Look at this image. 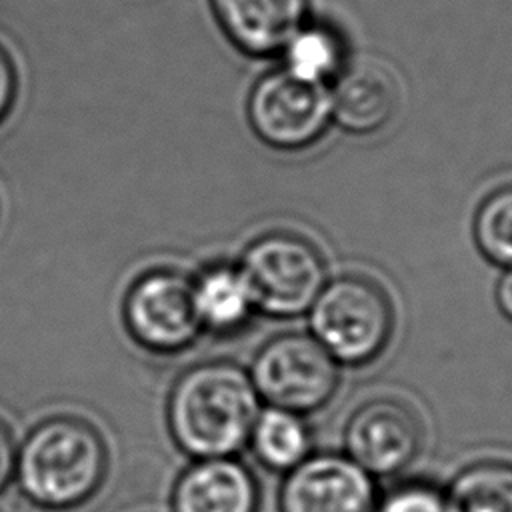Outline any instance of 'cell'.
Here are the masks:
<instances>
[{
  "label": "cell",
  "instance_id": "1",
  "mask_svg": "<svg viewBox=\"0 0 512 512\" xmlns=\"http://www.w3.org/2000/svg\"><path fill=\"white\" fill-rule=\"evenodd\" d=\"M260 412L254 384L240 366L226 360L200 362L174 382L166 420L176 446L196 460L240 452Z\"/></svg>",
  "mask_w": 512,
  "mask_h": 512
},
{
  "label": "cell",
  "instance_id": "2",
  "mask_svg": "<svg viewBox=\"0 0 512 512\" xmlns=\"http://www.w3.org/2000/svg\"><path fill=\"white\" fill-rule=\"evenodd\" d=\"M108 448L94 424L60 414L38 422L18 446L16 476L36 504L52 510L76 508L102 486Z\"/></svg>",
  "mask_w": 512,
  "mask_h": 512
},
{
  "label": "cell",
  "instance_id": "3",
  "mask_svg": "<svg viewBox=\"0 0 512 512\" xmlns=\"http://www.w3.org/2000/svg\"><path fill=\"white\" fill-rule=\"evenodd\" d=\"M310 334L346 366L374 362L390 344L396 310L382 284L364 274L328 280L308 310Z\"/></svg>",
  "mask_w": 512,
  "mask_h": 512
},
{
  "label": "cell",
  "instance_id": "4",
  "mask_svg": "<svg viewBox=\"0 0 512 512\" xmlns=\"http://www.w3.org/2000/svg\"><path fill=\"white\" fill-rule=\"evenodd\" d=\"M238 268L258 312L274 318L306 314L328 282L326 260L308 238L276 230L254 238Z\"/></svg>",
  "mask_w": 512,
  "mask_h": 512
},
{
  "label": "cell",
  "instance_id": "5",
  "mask_svg": "<svg viewBox=\"0 0 512 512\" xmlns=\"http://www.w3.org/2000/svg\"><path fill=\"white\" fill-rule=\"evenodd\" d=\"M248 376L268 406L304 416L334 398L340 364L312 334L284 332L260 346Z\"/></svg>",
  "mask_w": 512,
  "mask_h": 512
},
{
  "label": "cell",
  "instance_id": "6",
  "mask_svg": "<svg viewBox=\"0 0 512 512\" xmlns=\"http://www.w3.org/2000/svg\"><path fill=\"white\" fill-rule=\"evenodd\" d=\"M122 316L134 342L154 354H178L202 334L192 278L172 268L140 274L124 294Z\"/></svg>",
  "mask_w": 512,
  "mask_h": 512
},
{
  "label": "cell",
  "instance_id": "7",
  "mask_svg": "<svg viewBox=\"0 0 512 512\" xmlns=\"http://www.w3.org/2000/svg\"><path fill=\"white\" fill-rule=\"evenodd\" d=\"M254 134L276 150H304L316 144L330 120V92L324 84L304 82L286 70L262 76L248 98Z\"/></svg>",
  "mask_w": 512,
  "mask_h": 512
},
{
  "label": "cell",
  "instance_id": "8",
  "mask_svg": "<svg viewBox=\"0 0 512 512\" xmlns=\"http://www.w3.org/2000/svg\"><path fill=\"white\" fill-rule=\"evenodd\" d=\"M424 444V426L414 408L398 398L360 404L344 426L346 456L370 476H394L408 468Z\"/></svg>",
  "mask_w": 512,
  "mask_h": 512
},
{
  "label": "cell",
  "instance_id": "9",
  "mask_svg": "<svg viewBox=\"0 0 512 512\" xmlns=\"http://www.w3.org/2000/svg\"><path fill=\"white\" fill-rule=\"evenodd\" d=\"M374 476L346 454H310L286 472L278 492L280 512H376Z\"/></svg>",
  "mask_w": 512,
  "mask_h": 512
},
{
  "label": "cell",
  "instance_id": "10",
  "mask_svg": "<svg viewBox=\"0 0 512 512\" xmlns=\"http://www.w3.org/2000/svg\"><path fill=\"white\" fill-rule=\"evenodd\" d=\"M258 504V482L234 456L196 460L172 492L174 512H258Z\"/></svg>",
  "mask_w": 512,
  "mask_h": 512
},
{
  "label": "cell",
  "instance_id": "11",
  "mask_svg": "<svg viewBox=\"0 0 512 512\" xmlns=\"http://www.w3.org/2000/svg\"><path fill=\"white\" fill-rule=\"evenodd\" d=\"M226 36L246 54L270 56L306 24L308 0H210Z\"/></svg>",
  "mask_w": 512,
  "mask_h": 512
},
{
  "label": "cell",
  "instance_id": "12",
  "mask_svg": "<svg viewBox=\"0 0 512 512\" xmlns=\"http://www.w3.org/2000/svg\"><path fill=\"white\" fill-rule=\"evenodd\" d=\"M332 120L346 132L366 136L382 130L398 110V86L376 62L360 60L336 76L330 92Z\"/></svg>",
  "mask_w": 512,
  "mask_h": 512
},
{
  "label": "cell",
  "instance_id": "13",
  "mask_svg": "<svg viewBox=\"0 0 512 512\" xmlns=\"http://www.w3.org/2000/svg\"><path fill=\"white\" fill-rule=\"evenodd\" d=\"M194 306L202 330L232 336L258 312L238 264H210L192 278Z\"/></svg>",
  "mask_w": 512,
  "mask_h": 512
},
{
  "label": "cell",
  "instance_id": "14",
  "mask_svg": "<svg viewBox=\"0 0 512 512\" xmlns=\"http://www.w3.org/2000/svg\"><path fill=\"white\" fill-rule=\"evenodd\" d=\"M248 444L262 466L286 474L310 456L312 436L302 414L268 406L258 412Z\"/></svg>",
  "mask_w": 512,
  "mask_h": 512
},
{
  "label": "cell",
  "instance_id": "15",
  "mask_svg": "<svg viewBox=\"0 0 512 512\" xmlns=\"http://www.w3.org/2000/svg\"><path fill=\"white\" fill-rule=\"evenodd\" d=\"M444 498L448 512H512V462L490 458L464 466Z\"/></svg>",
  "mask_w": 512,
  "mask_h": 512
},
{
  "label": "cell",
  "instance_id": "16",
  "mask_svg": "<svg viewBox=\"0 0 512 512\" xmlns=\"http://www.w3.org/2000/svg\"><path fill=\"white\" fill-rule=\"evenodd\" d=\"M282 50L284 70L304 82L326 84L344 68L342 38L326 24H304Z\"/></svg>",
  "mask_w": 512,
  "mask_h": 512
},
{
  "label": "cell",
  "instance_id": "17",
  "mask_svg": "<svg viewBox=\"0 0 512 512\" xmlns=\"http://www.w3.org/2000/svg\"><path fill=\"white\" fill-rule=\"evenodd\" d=\"M474 242L480 254L502 268H512V184L492 190L476 208Z\"/></svg>",
  "mask_w": 512,
  "mask_h": 512
},
{
  "label": "cell",
  "instance_id": "18",
  "mask_svg": "<svg viewBox=\"0 0 512 512\" xmlns=\"http://www.w3.org/2000/svg\"><path fill=\"white\" fill-rule=\"evenodd\" d=\"M376 512H448L444 492L426 482H406L382 498Z\"/></svg>",
  "mask_w": 512,
  "mask_h": 512
},
{
  "label": "cell",
  "instance_id": "19",
  "mask_svg": "<svg viewBox=\"0 0 512 512\" xmlns=\"http://www.w3.org/2000/svg\"><path fill=\"white\" fill-rule=\"evenodd\" d=\"M16 96H18V70L8 50L0 44V124L12 112Z\"/></svg>",
  "mask_w": 512,
  "mask_h": 512
},
{
  "label": "cell",
  "instance_id": "20",
  "mask_svg": "<svg viewBox=\"0 0 512 512\" xmlns=\"http://www.w3.org/2000/svg\"><path fill=\"white\" fill-rule=\"evenodd\" d=\"M18 444L12 428L0 418V490L8 486L10 478L16 474Z\"/></svg>",
  "mask_w": 512,
  "mask_h": 512
},
{
  "label": "cell",
  "instance_id": "21",
  "mask_svg": "<svg viewBox=\"0 0 512 512\" xmlns=\"http://www.w3.org/2000/svg\"><path fill=\"white\" fill-rule=\"evenodd\" d=\"M0 512H42V506L36 504L22 488L4 486L0 490Z\"/></svg>",
  "mask_w": 512,
  "mask_h": 512
},
{
  "label": "cell",
  "instance_id": "22",
  "mask_svg": "<svg viewBox=\"0 0 512 512\" xmlns=\"http://www.w3.org/2000/svg\"><path fill=\"white\" fill-rule=\"evenodd\" d=\"M494 296H496V304H498L500 314L508 322H512V268H506L504 274L500 276Z\"/></svg>",
  "mask_w": 512,
  "mask_h": 512
}]
</instances>
